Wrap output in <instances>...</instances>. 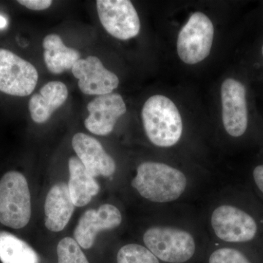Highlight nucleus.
<instances>
[{
	"mask_svg": "<svg viewBox=\"0 0 263 263\" xmlns=\"http://www.w3.org/2000/svg\"><path fill=\"white\" fill-rule=\"evenodd\" d=\"M132 186L142 197L154 202H170L182 195L187 179L179 170L161 162H143L137 168Z\"/></svg>",
	"mask_w": 263,
	"mask_h": 263,
	"instance_id": "nucleus-1",
	"label": "nucleus"
},
{
	"mask_svg": "<svg viewBox=\"0 0 263 263\" xmlns=\"http://www.w3.org/2000/svg\"><path fill=\"white\" fill-rule=\"evenodd\" d=\"M142 119L147 137L155 146L171 147L182 136L181 114L174 102L163 95H154L142 109Z\"/></svg>",
	"mask_w": 263,
	"mask_h": 263,
	"instance_id": "nucleus-2",
	"label": "nucleus"
},
{
	"mask_svg": "<svg viewBox=\"0 0 263 263\" xmlns=\"http://www.w3.org/2000/svg\"><path fill=\"white\" fill-rule=\"evenodd\" d=\"M32 214L30 192L27 179L10 171L0 180V222L13 229L24 228Z\"/></svg>",
	"mask_w": 263,
	"mask_h": 263,
	"instance_id": "nucleus-3",
	"label": "nucleus"
},
{
	"mask_svg": "<svg viewBox=\"0 0 263 263\" xmlns=\"http://www.w3.org/2000/svg\"><path fill=\"white\" fill-rule=\"evenodd\" d=\"M143 242L157 258L170 263H182L195 254V239L186 230L171 227H152L145 232Z\"/></svg>",
	"mask_w": 263,
	"mask_h": 263,
	"instance_id": "nucleus-4",
	"label": "nucleus"
},
{
	"mask_svg": "<svg viewBox=\"0 0 263 263\" xmlns=\"http://www.w3.org/2000/svg\"><path fill=\"white\" fill-rule=\"evenodd\" d=\"M214 27L211 19L196 12L180 31L177 40L178 54L184 63L195 65L210 54Z\"/></svg>",
	"mask_w": 263,
	"mask_h": 263,
	"instance_id": "nucleus-5",
	"label": "nucleus"
},
{
	"mask_svg": "<svg viewBox=\"0 0 263 263\" xmlns=\"http://www.w3.org/2000/svg\"><path fill=\"white\" fill-rule=\"evenodd\" d=\"M211 223L216 236L228 243H248L259 233L258 222L253 215L235 205L216 208Z\"/></svg>",
	"mask_w": 263,
	"mask_h": 263,
	"instance_id": "nucleus-6",
	"label": "nucleus"
},
{
	"mask_svg": "<svg viewBox=\"0 0 263 263\" xmlns=\"http://www.w3.org/2000/svg\"><path fill=\"white\" fill-rule=\"evenodd\" d=\"M37 81L34 65L9 50L0 48V91L12 96H28Z\"/></svg>",
	"mask_w": 263,
	"mask_h": 263,
	"instance_id": "nucleus-7",
	"label": "nucleus"
},
{
	"mask_svg": "<svg viewBox=\"0 0 263 263\" xmlns=\"http://www.w3.org/2000/svg\"><path fill=\"white\" fill-rule=\"evenodd\" d=\"M222 122L230 136L240 138L249 127V114L247 89L243 83L237 79H227L221 85Z\"/></svg>",
	"mask_w": 263,
	"mask_h": 263,
	"instance_id": "nucleus-8",
	"label": "nucleus"
},
{
	"mask_svg": "<svg viewBox=\"0 0 263 263\" xmlns=\"http://www.w3.org/2000/svg\"><path fill=\"white\" fill-rule=\"evenodd\" d=\"M97 10L104 29L113 37L127 41L139 34L141 22L131 1L98 0Z\"/></svg>",
	"mask_w": 263,
	"mask_h": 263,
	"instance_id": "nucleus-9",
	"label": "nucleus"
},
{
	"mask_svg": "<svg viewBox=\"0 0 263 263\" xmlns=\"http://www.w3.org/2000/svg\"><path fill=\"white\" fill-rule=\"evenodd\" d=\"M71 70L79 79V89L85 95L100 96L110 94L119 86V78L105 68L98 57L89 56L80 59Z\"/></svg>",
	"mask_w": 263,
	"mask_h": 263,
	"instance_id": "nucleus-10",
	"label": "nucleus"
},
{
	"mask_svg": "<svg viewBox=\"0 0 263 263\" xmlns=\"http://www.w3.org/2000/svg\"><path fill=\"white\" fill-rule=\"evenodd\" d=\"M89 117L85 127L97 136H108L114 130L118 119L127 111L122 97L117 93L100 95L87 105Z\"/></svg>",
	"mask_w": 263,
	"mask_h": 263,
	"instance_id": "nucleus-11",
	"label": "nucleus"
},
{
	"mask_svg": "<svg viewBox=\"0 0 263 263\" xmlns=\"http://www.w3.org/2000/svg\"><path fill=\"white\" fill-rule=\"evenodd\" d=\"M122 221V214L117 207L104 204L96 210L89 209L83 214L74 231V238L83 249H90L98 233L117 228Z\"/></svg>",
	"mask_w": 263,
	"mask_h": 263,
	"instance_id": "nucleus-12",
	"label": "nucleus"
},
{
	"mask_svg": "<svg viewBox=\"0 0 263 263\" xmlns=\"http://www.w3.org/2000/svg\"><path fill=\"white\" fill-rule=\"evenodd\" d=\"M72 146L86 171L93 177H108L115 173V161L105 152L96 138L84 133H76L72 138Z\"/></svg>",
	"mask_w": 263,
	"mask_h": 263,
	"instance_id": "nucleus-13",
	"label": "nucleus"
},
{
	"mask_svg": "<svg viewBox=\"0 0 263 263\" xmlns=\"http://www.w3.org/2000/svg\"><path fill=\"white\" fill-rule=\"evenodd\" d=\"M75 205L65 183L52 186L45 202V226L52 232H60L67 226L73 214Z\"/></svg>",
	"mask_w": 263,
	"mask_h": 263,
	"instance_id": "nucleus-14",
	"label": "nucleus"
},
{
	"mask_svg": "<svg viewBox=\"0 0 263 263\" xmlns=\"http://www.w3.org/2000/svg\"><path fill=\"white\" fill-rule=\"evenodd\" d=\"M68 98V89L61 81H50L31 97L29 110L34 122L43 124L49 120L53 112L60 108Z\"/></svg>",
	"mask_w": 263,
	"mask_h": 263,
	"instance_id": "nucleus-15",
	"label": "nucleus"
},
{
	"mask_svg": "<svg viewBox=\"0 0 263 263\" xmlns=\"http://www.w3.org/2000/svg\"><path fill=\"white\" fill-rule=\"evenodd\" d=\"M69 193L74 205L83 207L87 205L91 198L98 195L100 185L91 174L86 171L78 157H71L68 161Z\"/></svg>",
	"mask_w": 263,
	"mask_h": 263,
	"instance_id": "nucleus-16",
	"label": "nucleus"
},
{
	"mask_svg": "<svg viewBox=\"0 0 263 263\" xmlns=\"http://www.w3.org/2000/svg\"><path fill=\"white\" fill-rule=\"evenodd\" d=\"M43 47L45 64L53 74H61L72 69L80 60L79 51L66 46L61 37L57 34L46 36L43 41Z\"/></svg>",
	"mask_w": 263,
	"mask_h": 263,
	"instance_id": "nucleus-17",
	"label": "nucleus"
},
{
	"mask_svg": "<svg viewBox=\"0 0 263 263\" xmlns=\"http://www.w3.org/2000/svg\"><path fill=\"white\" fill-rule=\"evenodd\" d=\"M0 260L3 263H39L37 254L23 240L0 232Z\"/></svg>",
	"mask_w": 263,
	"mask_h": 263,
	"instance_id": "nucleus-18",
	"label": "nucleus"
},
{
	"mask_svg": "<svg viewBox=\"0 0 263 263\" xmlns=\"http://www.w3.org/2000/svg\"><path fill=\"white\" fill-rule=\"evenodd\" d=\"M118 263H159L152 252L139 245L130 243L124 246L117 254Z\"/></svg>",
	"mask_w": 263,
	"mask_h": 263,
	"instance_id": "nucleus-19",
	"label": "nucleus"
},
{
	"mask_svg": "<svg viewBox=\"0 0 263 263\" xmlns=\"http://www.w3.org/2000/svg\"><path fill=\"white\" fill-rule=\"evenodd\" d=\"M58 263H89L75 239L66 237L57 246Z\"/></svg>",
	"mask_w": 263,
	"mask_h": 263,
	"instance_id": "nucleus-20",
	"label": "nucleus"
},
{
	"mask_svg": "<svg viewBox=\"0 0 263 263\" xmlns=\"http://www.w3.org/2000/svg\"><path fill=\"white\" fill-rule=\"evenodd\" d=\"M209 263H252L237 249L222 248L214 251L211 254Z\"/></svg>",
	"mask_w": 263,
	"mask_h": 263,
	"instance_id": "nucleus-21",
	"label": "nucleus"
},
{
	"mask_svg": "<svg viewBox=\"0 0 263 263\" xmlns=\"http://www.w3.org/2000/svg\"><path fill=\"white\" fill-rule=\"evenodd\" d=\"M18 3L28 9L43 10L50 8L53 2L51 0H18Z\"/></svg>",
	"mask_w": 263,
	"mask_h": 263,
	"instance_id": "nucleus-22",
	"label": "nucleus"
},
{
	"mask_svg": "<svg viewBox=\"0 0 263 263\" xmlns=\"http://www.w3.org/2000/svg\"><path fill=\"white\" fill-rule=\"evenodd\" d=\"M252 179L256 187L263 195V163L257 164L252 171Z\"/></svg>",
	"mask_w": 263,
	"mask_h": 263,
	"instance_id": "nucleus-23",
	"label": "nucleus"
},
{
	"mask_svg": "<svg viewBox=\"0 0 263 263\" xmlns=\"http://www.w3.org/2000/svg\"><path fill=\"white\" fill-rule=\"evenodd\" d=\"M8 26V20L4 15H0V29L6 28Z\"/></svg>",
	"mask_w": 263,
	"mask_h": 263,
	"instance_id": "nucleus-24",
	"label": "nucleus"
},
{
	"mask_svg": "<svg viewBox=\"0 0 263 263\" xmlns=\"http://www.w3.org/2000/svg\"><path fill=\"white\" fill-rule=\"evenodd\" d=\"M260 56H261V57H262V60H263V43H262V44L261 45V47H260Z\"/></svg>",
	"mask_w": 263,
	"mask_h": 263,
	"instance_id": "nucleus-25",
	"label": "nucleus"
}]
</instances>
